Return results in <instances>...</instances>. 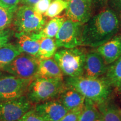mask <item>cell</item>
I'll use <instances>...</instances> for the list:
<instances>
[{
    "instance_id": "1",
    "label": "cell",
    "mask_w": 121,
    "mask_h": 121,
    "mask_svg": "<svg viewBox=\"0 0 121 121\" xmlns=\"http://www.w3.org/2000/svg\"><path fill=\"white\" fill-rule=\"evenodd\" d=\"M119 28V19L114 12L109 10L101 11L83 25L82 45L98 47L112 38Z\"/></svg>"
},
{
    "instance_id": "2",
    "label": "cell",
    "mask_w": 121,
    "mask_h": 121,
    "mask_svg": "<svg viewBox=\"0 0 121 121\" xmlns=\"http://www.w3.org/2000/svg\"><path fill=\"white\" fill-rule=\"evenodd\" d=\"M65 83L96 105L108 100L111 93V86L104 77L95 78L84 76L67 77Z\"/></svg>"
},
{
    "instance_id": "3",
    "label": "cell",
    "mask_w": 121,
    "mask_h": 121,
    "mask_svg": "<svg viewBox=\"0 0 121 121\" xmlns=\"http://www.w3.org/2000/svg\"><path fill=\"white\" fill-rule=\"evenodd\" d=\"M65 86L62 80L35 78L29 85L26 97L31 104H37L58 97Z\"/></svg>"
},
{
    "instance_id": "4",
    "label": "cell",
    "mask_w": 121,
    "mask_h": 121,
    "mask_svg": "<svg viewBox=\"0 0 121 121\" xmlns=\"http://www.w3.org/2000/svg\"><path fill=\"white\" fill-rule=\"evenodd\" d=\"M85 52L78 48H64L56 52L54 60L63 75L78 77L84 75Z\"/></svg>"
},
{
    "instance_id": "5",
    "label": "cell",
    "mask_w": 121,
    "mask_h": 121,
    "mask_svg": "<svg viewBox=\"0 0 121 121\" xmlns=\"http://www.w3.org/2000/svg\"><path fill=\"white\" fill-rule=\"evenodd\" d=\"M13 25L18 33H37L44 28L45 19L33 6L22 5L17 7L13 17Z\"/></svg>"
},
{
    "instance_id": "6",
    "label": "cell",
    "mask_w": 121,
    "mask_h": 121,
    "mask_svg": "<svg viewBox=\"0 0 121 121\" xmlns=\"http://www.w3.org/2000/svg\"><path fill=\"white\" fill-rule=\"evenodd\" d=\"M39 62L36 56L22 53L10 63L0 66V70L19 78L34 79Z\"/></svg>"
},
{
    "instance_id": "7",
    "label": "cell",
    "mask_w": 121,
    "mask_h": 121,
    "mask_svg": "<svg viewBox=\"0 0 121 121\" xmlns=\"http://www.w3.org/2000/svg\"><path fill=\"white\" fill-rule=\"evenodd\" d=\"M83 25L69 19L65 20L55 37L57 48H73L82 45Z\"/></svg>"
},
{
    "instance_id": "8",
    "label": "cell",
    "mask_w": 121,
    "mask_h": 121,
    "mask_svg": "<svg viewBox=\"0 0 121 121\" xmlns=\"http://www.w3.org/2000/svg\"><path fill=\"white\" fill-rule=\"evenodd\" d=\"M33 79L17 78L9 73H0V100L15 99L26 94Z\"/></svg>"
},
{
    "instance_id": "9",
    "label": "cell",
    "mask_w": 121,
    "mask_h": 121,
    "mask_svg": "<svg viewBox=\"0 0 121 121\" xmlns=\"http://www.w3.org/2000/svg\"><path fill=\"white\" fill-rule=\"evenodd\" d=\"M32 108V105L23 95L15 99L0 100V121H17Z\"/></svg>"
},
{
    "instance_id": "10",
    "label": "cell",
    "mask_w": 121,
    "mask_h": 121,
    "mask_svg": "<svg viewBox=\"0 0 121 121\" xmlns=\"http://www.w3.org/2000/svg\"><path fill=\"white\" fill-rule=\"evenodd\" d=\"M93 0H68L66 15L69 20L82 24L91 18Z\"/></svg>"
},
{
    "instance_id": "11",
    "label": "cell",
    "mask_w": 121,
    "mask_h": 121,
    "mask_svg": "<svg viewBox=\"0 0 121 121\" xmlns=\"http://www.w3.org/2000/svg\"><path fill=\"white\" fill-rule=\"evenodd\" d=\"M34 110L46 121H60L69 111L58 100H49L37 104Z\"/></svg>"
},
{
    "instance_id": "12",
    "label": "cell",
    "mask_w": 121,
    "mask_h": 121,
    "mask_svg": "<svg viewBox=\"0 0 121 121\" xmlns=\"http://www.w3.org/2000/svg\"><path fill=\"white\" fill-rule=\"evenodd\" d=\"M108 67L103 58L97 51L86 54L84 64V76L89 78H99L106 73Z\"/></svg>"
},
{
    "instance_id": "13",
    "label": "cell",
    "mask_w": 121,
    "mask_h": 121,
    "mask_svg": "<svg viewBox=\"0 0 121 121\" xmlns=\"http://www.w3.org/2000/svg\"><path fill=\"white\" fill-rule=\"evenodd\" d=\"M96 51L102 56L106 64L113 63L121 56V35L113 37L98 47Z\"/></svg>"
},
{
    "instance_id": "14",
    "label": "cell",
    "mask_w": 121,
    "mask_h": 121,
    "mask_svg": "<svg viewBox=\"0 0 121 121\" xmlns=\"http://www.w3.org/2000/svg\"><path fill=\"white\" fill-rule=\"evenodd\" d=\"M58 100L68 110H71L82 109L85 98L78 91L66 85L58 96Z\"/></svg>"
},
{
    "instance_id": "15",
    "label": "cell",
    "mask_w": 121,
    "mask_h": 121,
    "mask_svg": "<svg viewBox=\"0 0 121 121\" xmlns=\"http://www.w3.org/2000/svg\"><path fill=\"white\" fill-rule=\"evenodd\" d=\"M46 78L63 80V74L53 58L40 60L35 78Z\"/></svg>"
},
{
    "instance_id": "16",
    "label": "cell",
    "mask_w": 121,
    "mask_h": 121,
    "mask_svg": "<svg viewBox=\"0 0 121 121\" xmlns=\"http://www.w3.org/2000/svg\"><path fill=\"white\" fill-rule=\"evenodd\" d=\"M17 39V45L22 53L37 56L39 49V40L34 36L33 33H15Z\"/></svg>"
},
{
    "instance_id": "17",
    "label": "cell",
    "mask_w": 121,
    "mask_h": 121,
    "mask_svg": "<svg viewBox=\"0 0 121 121\" xmlns=\"http://www.w3.org/2000/svg\"><path fill=\"white\" fill-rule=\"evenodd\" d=\"M65 20V18L63 17H54L45 24L39 32L33 33L34 36L38 40L42 38H54Z\"/></svg>"
},
{
    "instance_id": "18",
    "label": "cell",
    "mask_w": 121,
    "mask_h": 121,
    "mask_svg": "<svg viewBox=\"0 0 121 121\" xmlns=\"http://www.w3.org/2000/svg\"><path fill=\"white\" fill-rule=\"evenodd\" d=\"M104 78L111 87L121 89V56L108 67Z\"/></svg>"
},
{
    "instance_id": "19",
    "label": "cell",
    "mask_w": 121,
    "mask_h": 121,
    "mask_svg": "<svg viewBox=\"0 0 121 121\" xmlns=\"http://www.w3.org/2000/svg\"><path fill=\"white\" fill-rule=\"evenodd\" d=\"M96 105L102 121H121L119 109L108 100Z\"/></svg>"
},
{
    "instance_id": "20",
    "label": "cell",
    "mask_w": 121,
    "mask_h": 121,
    "mask_svg": "<svg viewBox=\"0 0 121 121\" xmlns=\"http://www.w3.org/2000/svg\"><path fill=\"white\" fill-rule=\"evenodd\" d=\"M39 40V49L36 57L42 60L54 56L57 49L55 40L51 38H42Z\"/></svg>"
},
{
    "instance_id": "21",
    "label": "cell",
    "mask_w": 121,
    "mask_h": 121,
    "mask_svg": "<svg viewBox=\"0 0 121 121\" xmlns=\"http://www.w3.org/2000/svg\"><path fill=\"white\" fill-rule=\"evenodd\" d=\"M100 118V114L96 104L86 99L78 117V121H95Z\"/></svg>"
},
{
    "instance_id": "22",
    "label": "cell",
    "mask_w": 121,
    "mask_h": 121,
    "mask_svg": "<svg viewBox=\"0 0 121 121\" xmlns=\"http://www.w3.org/2000/svg\"><path fill=\"white\" fill-rule=\"evenodd\" d=\"M22 53L17 44L7 43L0 47V66L11 62Z\"/></svg>"
},
{
    "instance_id": "23",
    "label": "cell",
    "mask_w": 121,
    "mask_h": 121,
    "mask_svg": "<svg viewBox=\"0 0 121 121\" xmlns=\"http://www.w3.org/2000/svg\"><path fill=\"white\" fill-rule=\"evenodd\" d=\"M17 7L6 9L0 6V30L6 29L10 26Z\"/></svg>"
},
{
    "instance_id": "24",
    "label": "cell",
    "mask_w": 121,
    "mask_h": 121,
    "mask_svg": "<svg viewBox=\"0 0 121 121\" xmlns=\"http://www.w3.org/2000/svg\"><path fill=\"white\" fill-rule=\"evenodd\" d=\"M67 5L68 1L66 0H54L50 4L45 15L51 18L56 17L63 10H66Z\"/></svg>"
},
{
    "instance_id": "25",
    "label": "cell",
    "mask_w": 121,
    "mask_h": 121,
    "mask_svg": "<svg viewBox=\"0 0 121 121\" xmlns=\"http://www.w3.org/2000/svg\"><path fill=\"white\" fill-rule=\"evenodd\" d=\"M17 121H46L39 116L34 109L29 110L22 117Z\"/></svg>"
},
{
    "instance_id": "26",
    "label": "cell",
    "mask_w": 121,
    "mask_h": 121,
    "mask_svg": "<svg viewBox=\"0 0 121 121\" xmlns=\"http://www.w3.org/2000/svg\"><path fill=\"white\" fill-rule=\"evenodd\" d=\"M52 0H39L37 4L33 6V8L37 13L43 14L46 13Z\"/></svg>"
},
{
    "instance_id": "27",
    "label": "cell",
    "mask_w": 121,
    "mask_h": 121,
    "mask_svg": "<svg viewBox=\"0 0 121 121\" xmlns=\"http://www.w3.org/2000/svg\"><path fill=\"white\" fill-rule=\"evenodd\" d=\"M81 110L82 109L69 110L60 121H78Z\"/></svg>"
},
{
    "instance_id": "28",
    "label": "cell",
    "mask_w": 121,
    "mask_h": 121,
    "mask_svg": "<svg viewBox=\"0 0 121 121\" xmlns=\"http://www.w3.org/2000/svg\"><path fill=\"white\" fill-rule=\"evenodd\" d=\"M12 35L13 31L9 29L0 30V47L9 43Z\"/></svg>"
},
{
    "instance_id": "29",
    "label": "cell",
    "mask_w": 121,
    "mask_h": 121,
    "mask_svg": "<svg viewBox=\"0 0 121 121\" xmlns=\"http://www.w3.org/2000/svg\"><path fill=\"white\" fill-rule=\"evenodd\" d=\"M21 0H0V6L6 9L17 7Z\"/></svg>"
},
{
    "instance_id": "30",
    "label": "cell",
    "mask_w": 121,
    "mask_h": 121,
    "mask_svg": "<svg viewBox=\"0 0 121 121\" xmlns=\"http://www.w3.org/2000/svg\"><path fill=\"white\" fill-rule=\"evenodd\" d=\"M39 0H21V3L24 5L33 6L35 4H37Z\"/></svg>"
},
{
    "instance_id": "31",
    "label": "cell",
    "mask_w": 121,
    "mask_h": 121,
    "mask_svg": "<svg viewBox=\"0 0 121 121\" xmlns=\"http://www.w3.org/2000/svg\"><path fill=\"white\" fill-rule=\"evenodd\" d=\"M119 115H120V117L121 118V109H119Z\"/></svg>"
},
{
    "instance_id": "32",
    "label": "cell",
    "mask_w": 121,
    "mask_h": 121,
    "mask_svg": "<svg viewBox=\"0 0 121 121\" xmlns=\"http://www.w3.org/2000/svg\"><path fill=\"white\" fill-rule=\"evenodd\" d=\"M95 121H102V119H101V118H99V119H96V120Z\"/></svg>"
},
{
    "instance_id": "33",
    "label": "cell",
    "mask_w": 121,
    "mask_h": 121,
    "mask_svg": "<svg viewBox=\"0 0 121 121\" xmlns=\"http://www.w3.org/2000/svg\"><path fill=\"white\" fill-rule=\"evenodd\" d=\"M120 1H121V0H120Z\"/></svg>"
},
{
    "instance_id": "34",
    "label": "cell",
    "mask_w": 121,
    "mask_h": 121,
    "mask_svg": "<svg viewBox=\"0 0 121 121\" xmlns=\"http://www.w3.org/2000/svg\"></svg>"
}]
</instances>
